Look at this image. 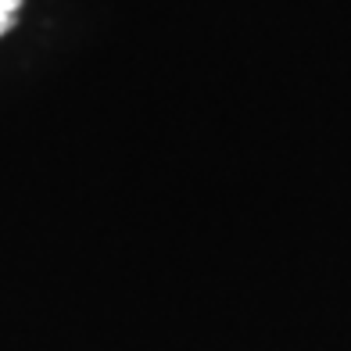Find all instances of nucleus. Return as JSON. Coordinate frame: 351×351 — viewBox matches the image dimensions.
<instances>
[{
    "instance_id": "f257e3e1",
    "label": "nucleus",
    "mask_w": 351,
    "mask_h": 351,
    "mask_svg": "<svg viewBox=\"0 0 351 351\" xmlns=\"http://www.w3.org/2000/svg\"><path fill=\"white\" fill-rule=\"evenodd\" d=\"M22 0H0V36L8 33V29L14 25V14H19Z\"/></svg>"
}]
</instances>
